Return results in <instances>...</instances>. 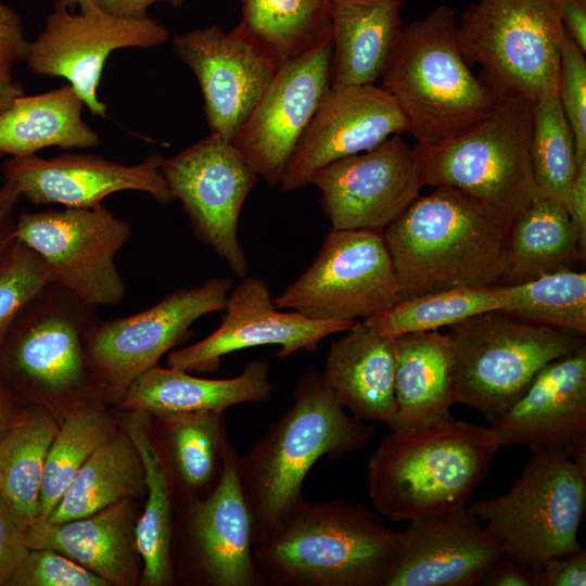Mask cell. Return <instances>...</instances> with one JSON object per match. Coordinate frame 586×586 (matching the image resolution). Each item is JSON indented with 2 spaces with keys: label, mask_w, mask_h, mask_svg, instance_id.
<instances>
[{
  "label": "cell",
  "mask_w": 586,
  "mask_h": 586,
  "mask_svg": "<svg viewBox=\"0 0 586 586\" xmlns=\"http://www.w3.org/2000/svg\"><path fill=\"white\" fill-rule=\"evenodd\" d=\"M374 426L348 415L322 372L304 373L292 406L243 455L237 472L255 546L269 540L301 499L304 480L321 458L339 459L364 447Z\"/></svg>",
  "instance_id": "6da1fadb"
},
{
  "label": "cell",
  "mask_w": 586,
  "mask_h": 586,
  "mask_svg": "<svg viewBox=\"0 0 586 586\" xmlns=\"http://www.w3.org/2000/svg\"><path fill=\"white\" fill-rule=\"evenodd\" d=\"M397 542L398 532L360 502L302 497L253 550L257 586H386Z\"/></svg>",
  "instance_id": "7a4b0ae2"
},
{
  "label": "cell",
  "mask_w": 586,
  "mask_h": 586,
  "mask_svg": "<svg viewBox=\"0 0 586 586\" xmlns=\"http://www.w3.org/2000/svg\"><path fill=\"white\" fill-rule=\"evenodd\" d=\"M500 447L489 426L455 419L391 431L368 461L369 499L379 514L393 522L464 507Z\"/></svg>",
  "instance_id": "3957f363"
},
{
  "label": "cell",
  "mask_w": 586,
  "mask_h": 586,
  "mask_svg": "<svg viewBox=\"0 0 586 586\" xmlns=\"http://www.w3.org/2000/svg\"><path fill=\"white\" fill-rule=\"evenodd\" d=\"M508 230L459 191L438 187L383 229L402 300L502 284Z\"/></svg>",
  "instance_id": "277c9868"
},
{
  "label": "cell",
  "mask_w": 586,
  "mask_h": 586,
  "mask_svg": "<svg viewBox=\"0 0 586 586\" xmlns=\"http://www.w3.org/2000/svg\"><path fill=\"white\" fill-rule=\"evenodd\" d=\"M381 79L421 149L462 135L496 100V92L471 71L456 14L446 4L402 29Z\"/></svg>",
  "instance_id": "5b68a950"
},
{
  "label": "cell",
  "mask_w": 586,
  "mask_h": 586,
  "mask_svg": "<svg viewBox=\"0 0 586 586\" xmlns=\"http://www.w3.org/2000/svg\"><path fill=\"white\" fill-rule=\"evenodd\" d=\"M533 102L497 93L488 114L431 149L416 146L423 187L451 188L509 229L536 193L531 160Z\"/></svg>",
  "instance_id": "8992f818"
},
{
  "label": "cell",
  "mask_w": 586,
  "mask_h": 586,
  "mask_svg": "<svg viewBox=\"0 0 586 586\" xmlns=\"http://www.w3.org/2000/svg\"><path fill=\"white\" fill-rule=\"evenodd\" d=\"M447 334L455 400L488 422L519 399L547 364L585 345V336L504 310L473 316Z\"/></svg>",
  "instance_id": "52a82bcc"
},
{
  "label": "cell",
  "mask_w": 586,
  "mask_h": 586,
  "mask_svg": "<svg viewBox=\"0 0 586 586\" xmlns=\"http://www.w3.org/2000/svg\"><path fill=\"white\" fill-rule=\"evenodd\" d=\"M467 507L486 522L504 557L539 570L550 559L582 550L577 532L586 511V474L563 450H535L506 494Z\"/></svg>",
  "instance_id": "ba28073f"
},
{
  "label": "cell",
  "mask_w": 586,
  "mask_h": 586,
  "mask_svg": "<svg viewBox=\"0 0 586 586\" xmlns=\"http://www.w3.org/2000/svg\"><path fill=\"white\" fill-rule=\"evenodd\" d=\"M565 0H479L458 23V40L469 64L497 93L533 103L559 92Z\"/></svg>",
  "instance_id": "9c48e42d"
},
{
  "label": "cell",
  "mask_w": 586,
  "mask_h": 586,
  "mask_svg": "<svg viewBox=\"0 0 586 586\" xmlns=\"http://www.w3.org/2000/svg\"><path fill=\"white\" fill-rule=\"evenodd\" d=\"M98 308L58 282L25 309L0 348V378L15 390L66 408L102 396L88 365L86 336Z\"/></svg>",
  "instance_id": "30bf717a"
},
{
  "label": "cell",
  "mask_w": 586,
  "mask_h": 586,
  "mask_svg": "<svg viewBox=\"0 0 586 586\" xmlns=\"http://www.w3.org/2000/svg\"><path fill=\"white\" fill-rule=\"evenodd\" d=\"M402 300L382 232L334 230L310 266L273 298L311 320L367 319Z\"/></svg>",
  "instance_id": "8fae6325"
},
{
  "label": "cell",
  "mask_w": 586,
  "mask_h": 586,
  "mask_svg": "<svg viewBox=\"0 0 586 586\" xmlns=\"http://www.w3.org/2000/svg\"><path fill=\"white\" fill-rule=\"evenodd\" d=\"M131 228L102 204L91 207L24 211L14 237L35 251L55 280L94 307L118 305L126 284L114 262Z\"/></svg>",
  "instance_id": "7c38bea8"
},
{
  "label": "cell",
  "mask_w": 586,
  "mask_h": 586,
  "mask_svg": "<svg viewBox=\"0 0 586 586\" xmlns=\"http://www.w3.org/2000/svg\"><path fill=\"white\" fill-rule=\"evenodd\" d=\"M231 286L230 279L212 277L140 313L99 319L86 336V356L101 395L119 402L132 381L186 340L199 318L224 310Z\"/></svg>",
  "instance_id": "4fadbf2b"
},
{
  "label": "cell",
  "mask_w": 586,
  "mask_h": 586,
  "mask_svg": "<svg viewBox=\"0 0 586 586\" xmlns=\"http://www.w3.org/2000/svg\"><path fill=\"white\" fill-rule=\"evenodd\" d=\"M161 171L199 240L227 263L234 277H246L249 262L238 238V224L258 177L233 142L211 133L164 157Z\"/></svg>",
  "instance_id": "5bb4252c"
},
{
  "label": "cell",
  "mask_w": 586,
  "mask_h": 586,
  "mask_svg": "<svg viewBox=\"0 0 586 586\" xmlns=\"http://www.w3.org/2000/svg\"><path fill=\"white\" fill-rule=\"evenodd\" d=\"M168 38L167 27L149 15L117 16L100 9L73 13L55 4L42 31L29 41L25 62L37 75L65 78L93 115L106 118L98 86L109 55L125 48H155Z\"/></svg>",
  "instance_id": "9a60e30c"
},
{
  "label": "cell",
  "mask_w": 586,
  "mask_h": 586,
  "mask_svg": "<svg viewBox=\"0 0 586 586\" xmlns=\"http://www.w3.org/2000/svg\"><path fill=\"white\" fill-rule=\"evenodd\" d=\"M310 184L334 230H383L423 188L419 155L402 133L318 170Z\"/></svg>",
  "instance_id": "2e32d148"
},
{
  "label": "cell",
  "mask_w": 586,
  "mask_h": 586,
  "mask_svg": "<svg viewBox=\"0 0 586 586\" xmlns=\"http://www.w3.org/2000/svg\"><path fill=\"white\" fill-rule=\"evenodd\" d=\"M331 38L282 63L233 144L258 178L280 184L284 168L331 87Z\"/></svg>",
  "instance_id": "e0dca14e"
},
{
  "label": "cell",
  "mask_w": 586,
  "mask_h": 586,
  "mask_svg": "<svg viewBox=\"0 0 586 586\" xmlns=\"http://www.w3.org/2000/svg\"><path fill=\"white\" fill-rule=\"evenodd\" d=\"M219 327L201 341L167 353L168 367L187 372H214L230 353L278 345L277 357L313 353L329 335L345 332L355 320H311L275 305L268 284L250 277L230 290Z\"/></svg>",
  "instance_id": "ac0fdd59"
},
{
  "label": "cell",
  "mask_w": 586,
  "mask_h": 586,
  "mask_svg": "<svg viewBox=\"0 0 586 586\" xmlns=\"http://www.w3.org/2000/svg\"><path fill=\"white\" fill-rule=\"evenodd\" d=\"M173 48L198 79L211 133L233 142L280 65L235 29L217 25L175 35Z\"/></svg>",
  "instance_id": "d6986e66"
},
{
  "label": "cell",
  "mask_w": 586,
  "mask_h": 586,
  "mask_svg": "<svg viewBox=\"0 0 586 586\" xmlns=\"http://www.w3.org/2000/svg\"><path fill=\"white\" fill-rule=\"evenodd\" d=\"M403 132L406 118L381 86H331L289 158L281 190L303 189L327 165Z\"/></svg>",
  "instance_id": "ffe728a7"
},
{
  "label": "cell",
  "mask_w": 586,
  "mask_h": 586,
  "mask_svg": "<svg viewBox=\"0 0 586 586\" xmlns=\"http://www.w3.org/2000/svg\"><path fill=\"white\" fill-rule=\"evenodd\" d=\"M164 157L150 154L140 163L125 165L86 153H65L53 158L36 154L10 156L1 164L5 181L33 204L91 207L119 191H140L160 204L175 201L161 171Z\"/></svg>",
  "instance_id": "44dd1931"
},
{
  "label": "cell",
  "mask_w": 586,
  "mask_h": 586,
  "mask_svg": "<svg viewBox=\"0 0 586 586\" xmlns=\"http://www.w3.org/2000/svg\"><path fill=\"white\" fill-rule=\"evenodd\" d=\"M386 586H474L504 557L467 506L408 522Z\"/></svg>",
  "instance_id": "7402d4cb"
},
{
  "label": "cell",
  "mask_w": 586,
  "mask_h": 586,
  "mask_svg": "<svg viewBox=\"0 0 586 586\" xmlns=\"http://www.w3.org/2000/svg\"><path fill=\"white\" fill-rule=\"evenodd\" d=\"M238 457L231 443L215 489L184 506L190 565L204 585L257 586L252 523L238 479Z\"/></svg>",
  "instance_id": "603a6c76"
},
{
  "label": "cell",
  "mask_w": 586,
  "mask_h": 586,
  "mask_svg": "<svg viewBox=\"0 0 586 586\" xmlns=\"http://www.w3.org/2000/svg\"><path fill=\"white\" fill-rule=\"evenodd\" d=\"M489 428L502 446L565 453L586 437V344L550 361L527 390Z\"/></svg>",
  "instance_id": "cb8c5ba5"
},
{
  "label": "cell",
  "mask_w": 586,
  "mask_h": 586,
  "mask_svg": "<svg viewBox=\"0 0 586 586\" xmlns=\"http://www.w3.org/2000/svg\"><path fill=\"white\" fill-rule=\"evenodd\" d=\"M136 524L130 499H123L68 521L37 517L26 530V540L29 549H53L67 556L110 586H126L140 574Z\"/></svg>",
  "instance_id": "d4e9b609"
},
{
  "label": "cell",
  "mask_w": 586,
  "mask_h": 586,
  "mask_svg": "<svg viewBox=\"0 0 586 586\" xmlns=\"http://www.w3.org/2000/svg\"><path fill=\"white\" fill-rule=\"evenodd\" d=\"M269 365L249 361L233 378L204 379L176 368L158 366L139 375L118 402L123 410L164 418L176 415L220 411L243 403H264L271 397Z\"/></svg>",
  "instance_id": "484cf974"
},
{
  "label": "cell",
  "mask_w": 586,
  "mask_h": 586,
  "mask_svg": "<svg viewBox=\"0 0 586 586\" xmlns=\"http://www.w3.org/2000/svg\"><path fill=\"white\" fill-rule=\"evenodd\" d=\"M394 371V337L361 320L331 343L322 374L353 416L390 425L395 415Z\"/></svg>",
  "instance_id": "4316f807"
},
{
  "label": "cell",
  "mask_w": 586,
  "mask_h": 586,
  "mask_svg": "<svg viewBox=\"0 0 586 586\" xmlns=\"http://www.w3.org/2000/svg\"><path fill=\"white\" fill-rule=\"evenodd\" d=\"M395 415L391 431H403L454 420L456 403L453 354L448 334L438 330L394 337Z\"/></svg>",
  "instance_id": "83f0119b"
},
{
  "label": "cell",
  "mask_w": 586,
  "mask_h": 586,
  "mask_svg": "<svg viewBox=\"0 0 586 586\" xmlns=\"http://www.w3.org/2000/svg\"><path fill=\"white\" fill-rule=\"evenodd\" d=\"M404 0H332L331 86L382 78L402 33Z\"/></svg>",
  "instance_id": "f1b7e54d"
},
{
  "label": "cell",
  "mask_w": 586,
  "mask_h": 586,
  "mask_svg": "<svg viewBox=\"0 0 586 586\" xmlns=\"http://www.w3.org/2000/svg\"><path fill=\"white\" fill-rule=\"evenodd\" d=\"M164 446H157L171 499L178 492L188 501L208 496L219 483L228 440L225 412L207 411L156 418ZM154 443V442H153Z\"/></svg>",
  "instance_id": "f546056e"
},
{
  "label": "cell",
  "mask_w": 586,
  "mask_h": 586,
  "mask_svg": "<svg viewBox=\"0 0 586 586\" xmlns=\"http://www.w3.org/2000/svg\"><path fill=\"white\" fill-rule=\"evenodd\" d=\"M84 107L68 82L42 93L18 97L0 113V154L20 156L49 146L98 145L100 136L82 119Z\"/></svg>",
  "instance_id": "4dcf8cb0"
},
{
  "label": "cell",
  "mask_w": 586,
  "mask_h": 586,
  "mask_svg": "<svg viewBox=\"0 0 586 586\" xmlns=\"http://www.w3.org/2000/svg\"><path fill=\"white\" fill-rule=\"evenodd\" d=\"M585 260L578 230L564 204L536 192L507 232L502 284L520 283Z\"/></svg>",
  "instance_id": "1f68e13d"
},
{
  "label": "cell",
  "mask_w": 586,
  "mask_h": 586,
  "mask_svg": "<svg viewBox=\"0 0 586 586\" xmlns=\"http://www.w3.org/2000/svg\"><path fill=\"white\" fill-rule=\"evenodd\" d=\"M145 471L137 447L123 429L87 459L47 520L63 522L90 515L123 499L145 495Z\"/></svg>",
  "instance_id": "d6a6232c"
},
{
  "label": "cell",
  "mask_w": 586,
  "mask_h": 586,
  "mask_svg": "<svg viewBox=\"0 0 586 586\" xmlns=\"http://www.w3.org/2000/svg\"><path fill=\"white\" fill-rule=\"evenodd\" d=\"M123 430L129 435L141 457L145 471L144 510L136 524L137 548L142 560L141 585L174 584L170 546L174 505L167 476L150 436V415L126 410Z\"/></svg>",
  "instance_id": "836d02e7"
},
{
  "label": "cell",
  "mask_w": 586,
  "mask_h": 586,
  "mask_svg": "<svg viewBox=\"0 0 586 586\" xmlns=\"http://www.w3.org/2000/svg\"><path fill=\"white\" fill-rule=\"evenodd\" d=\"M59 424L48 406L37 405L0 438V498L25 531L38 517L44 461Z\"/></svg>",
  "instance_id": "e575fe53"
},
{
  "label": "cell",
  "mask_w": 586,
  "mask_h": 586,
  "mask_svg": "<svg viewBox=\"0 0 586 586\" xmlns=\"http://www.w3.org/2000/svg\"><path fill=\"white\" fill-rule=\"evenodd\" d=\"M234 28L279 65L331 38L332 0H240Z\"/></svg>",
  "instance_id": "d590c367"
},
{
  "label": "cell",
  "mask_w": 586,
  "mask_h": 586,
  "mask_svg": "<svg viewBox=\"0 0 586 586\" xmlns=\"http://www.w3.org/2000/svg\"><path fill=\"white\" fill-rule=\"evenodd\" d=\"M509 302L507 284L457 286L400 300L383 314L362 321L383 336L451 327L473 316L504 310Z\"/></svg>",
  "instance_id": "8d00e7d4"
},
{
  "label": "cell",
  "mask_w": 586,
  "mask_h": 586,
  "mask_svg": "<svg viewBox=\"0 0 586 586\" xmlns=\"http://www.w3.org/2000/svg\"><path fill=\"white\" fill-rule=\"evenodd\" d=\"M117 426L95 400L73 405L47 453L38 505V517L48 518L69 488L77 473Z\"/></svg>",
  "instance_id": "74e56055"
},
{
  "label": "cell",
  "mask_w": 586,
  "mask_h": 586,
  "mask_svg": "<svg viewBox=\"0 0 586 586\" xmlns=\"http://www.w3.org/2000/svg\"><path fill=\"white\" fill-rule=\"evenodd\" d=\"M504 311L519 318L586 335V272L563 268L507 284Z\"/></svg>",
  "instance_id": "f35d334b"
},
{
  "label": "cell",
  "mask_w": 586,
  "mask_h": 586,
  "mask_svg": "<svg viewBox=\"0 0 586 586\" xmlns=\"http://www.w3.org/2000/svg\"><path fill=\"white\" fill-rule=\"evenodd\" d=\"M531 160L536 192L565 206L578 165L574 136L558 93L533 103Z\"/></svg>",
  "instance_id": "ab89813d"
},
{
  "label": "cell",
  "mask_w": 586,
  "mask_h": 586,
  "mask_svg": "<svg viewBox=\"0 0 586 586\" xmlns=\"http://www.w3.org/2000/svg\"><path fill=\"white\" fill-rule=\"evenodd\" d=\"M53 282L49 266L20 240L0 253V348L25 309Z\"/></svg>",
  "instance_id": "60d3db41"
},
{
  "label": "cell",
  "mask_w": 586,
  "mask_h": 586,
  "mask_svg": "<svg viewBox=\"0 0 586 586\" xmlns=\"http://www.w3.org/2000/svg\"><path fill=\"white\" fill-rule=\"evenodd\" d=\"M566 33L561 44L559 101L574 136L576 161L586 160V62Z\"/></svg>",
  "instance_id": "b9f144b4"
},
{
  "label": "cell",
  "mask_w": 586,
  "mask_h": 586,
  "mask_svg": "<svg viewBox=\"0 0 586 586\" xmlns=\"http://www.w3.org/2000/svg\"><path fill=\"white\" fill-rule=\"evenodd\" d=\"M8 585L110 586L101 576L53 549H30Z\"/></svg>",
  "instance_id": "7bdbcfd3"
},
{
  "label": "cell",
  "mask_w": 586,
  "mask_h": 586,
  "mask_svg": "<svg viewBox=\"0 0 586 586\" xmlns=\"http://www.w3.org/2000/svg\"><path fill=\"white\" fill-rule=\"evenodd\" d=\"M28 47L21 16L0 0V113L25 94L22 84L14 79L13 69L17 63L25 62Z\"/></svg>",
  "instance_id": "ee69618b"
},
{
  "label": "cell",
  "mask_w": 586,
  "mask_h": 586,
  "mask_svg": "<svg viewBox=\"0 0 586 586\" xmlns=\"http://www.w3.org/2000/svg\"><path fill=\"white\" fill-rule=\"evenodd\" d=\"M29 550L26 531L0 498V586L8 585Z\"/></svg>",
  "instance_id": "f6af8a7d"
},
{
  "label": "cell",
  "mask_w": 586,
  "mask_h": 586,
  "mask_svg": "<svg viewBox=\"0 0 586 586\" xmlns=\"http://www.w3.org/2000/svg\"><path fill=\"white\" fill-rule=\"evenodd\" d=\"M586 552L563 555L547 561L538 570V586H585Z\"/></svg>",
  "instance_id": "bcb514c9"
},
{
  "label": "cell",
  "mask_w": 586,
  "mask_h": 586,
  "mask_svg": "<svg viewBox=\"0 0 586 586\" xmlns=\"http://www.w3.org/2000/svg\"><path fill=\"white\" fill-rule=\"evenodd\" d=\"M480 585L538 586V570L502 557L485 573Z\"/></svg>",
  "instance_id": "7dc6e473"
},
{
  "label": "cell",
  "mask_w": 586,
  "mask_h": 586,
  "mask_svg": "<svg viewBox=\"0 0 586 586\" xmlns=\"http://www.w3.org/2000/svg\"><path fill=\"white\" fill-rule=\"evenodd\" d=\"M565 207L573 219L579 234V247L586 255V160L578 166L574 180L569 189Z\"/></svg>",
  "instance_id": "c3c4849f"
},
{
  "label": "cell",
  "mask_w": 586,
  "mask_h": 586,
  "mask_svg": "<svg viewBox=\"0 0 586 586\" xmlns=\"http://www.w3.org/2000/svg\"><path fill=\"white\" fill-rule=\"evenodd\" d=\"M21 199L16 187L4 180L0 187V253L15 239L14 211Z\"/></svg>",
  "instance_id": "681fc988"
},
{
  "label": "cell",
  "mask_w": 586,
  "mask_h": 586,
  "mask_svg": "<svg viewBox=\"0 0 586 586\" xmlns=\"http://www.w3.org/2000/svg\"><path fill=\"white\" fill-rule=\"evenodd\" d=\"M562 22L566 33L578 48L586 51V7L585 0H565L562 7Z\"/></svg>",
  "instance_id": "f907efd6"
},
{
  "label": "cell",
  "mask_w": 586,
  "mask_h": 586,
  "mask_svg": "<svg viewBox=\"0 0 586 586\" xmlns=\"http://www.w3.org/2000/svg\"><path fill=\"white\" fill-rule=\"evenodd\" d=\"M165 0H97L98 8L106 13L117 16L148 15V9Z\"/></svg>",
  "instance_id": "816d5d0a"
},
{
  "label": "cell",
  "mask_w": 586,
  "mask_h": 586,
  "mask_svg": "<svg viewBox=\"0 0 586 586\" xmlns=\"http://www.w3.org/2000/svg\"><path fill=\"white\" fill-rule=\"evenodd\" d=\"M12 397L8 385L0 378V438L16 420V418H13L14 408Z\"/></svg>",
  "instance_id": "f5cc1de1"
},
{
  "label": "cell",
  "mask_w": 586,
  "mask_h": 586,
  "mask_svg": "<svg viewBox=\"0 0 586 586\" xmlns=\"http://www.w3.org/2000/svg\"><path fill=\"white\" fill-rule=\"evenodd\" d=\"M565 454L577 466L582 473L586 474V437L581 438L568 447Z\"/></svg>",
  "instance_id": "db71d44e"
},
{
  "label": "cell",
  "mask_w": 586,
  "mask_h": 586,
  "mask_svg": "<svg viewBox=\"0 0 586 586\" xmlns=\"http://www.w3.org/2000/svg\"><path fill=\"white\" fill-rule=\"evenodd\" d=\"M55 4L67 10L79 8L80 12H89L98 10L97 0H56Z\"/></svg>",
  "instance_id": "11a10c76"
},
{
  "label": "cell",
  "mask_w": 586,
  "mask_h": 586,
  "mask_svg": "<svg viewBox=\"0 0 586 586\" xmlns=\"http://www.w3.org/2000/svg\"><path fill=\"white\" fill-rule=\"evenodd\" d=\"M171 5L179 7L183 3L184 0H168Z\"/></svg>",
  "instance_id": "9f6ffc18"
},
{
  "label": "cell",
  "mask_w": 586,
  "mask_h": 586,
  "mask_svg": "<svg viewBox=\"0 0 586 586\" xmlns=\"http://www.w3.org/2000/svg\"><path fill=\"white\" fill-rule=\"evenodd\" d=\"M2 157V155L0 154V158Z\"/></svg>",
  "instance_id": "6f0895ef"
}]
</instances>
